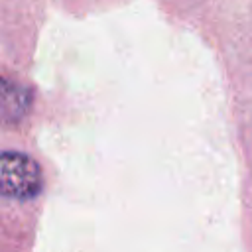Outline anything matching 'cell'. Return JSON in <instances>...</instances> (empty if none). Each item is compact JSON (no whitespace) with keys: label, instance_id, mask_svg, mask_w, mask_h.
<instances>
[{"label":"cell","instance_id":"2","mask_svg":"<svg viewBox=\"0 0 252 252\" xmlns=\"http://www.w3.org/2000/svg\"><path fill=\"white\" fill-rule=\"evenodd\" d=\"M33 102V93L28 85L14 81L10 77L2 79V89H0V118L4 126L18 124L20 120L26 118Z\"/></svg>","mask_w":252,"mask_h":252},{"label":"cell","instance_id":"1","mask_svg":"<svg viewBox=\"0 0 252 252\" xmlns=\"http://www.w3.org/2000/svg\"><path fill=\"white\" fill-rule=\"evenodd\" d=\"M43 175L39 163L16 150H6L0 156V193L4 199L30 201L41 193Z\"/></svg>","mask_w":252,"mask_h":252}]
</instances>
